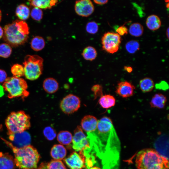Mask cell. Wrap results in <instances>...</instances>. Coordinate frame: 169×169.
Listing matches in <instances>:
<instances>
[{
	"mask_svg": "<svg viewBox=\"0 0 169 169\" xmlns=\"http://www.w3.org/2000/svg\"><path fill=\"white\" fill-rule=\"evenodd\" d=\"M87 134L89 149L101 160L102 169H119L120 143L111 119L102 117L95 130Z\"/></svg>",
	"mask_w": 169,
	"mask_h": 169,
	"instance_id": "obj_1",
	"label": "cell"
},
{
	"mask_svg": "<svg viewBox=\"0 0 169 169\" xmlns=\"http://www.w3.org/2000/svg\"><path fill=\"white\" fill-rule=\"evenodd\" d=\"M1 138L14 154V160L17 167L19 169H35L37 167L40 155L33 146L29 145L18 148L11 142Z\"/></svg>",
	"mask_w": 169,
	"mask_h": 169,
	"instance_id": "obj_2",
	"label": "cell"
},
{
	"mask_svg": "<svg viewBox=\"0 0 169 169\" xmlns=\"http://www.w3.org/2000/svg\"><path fill=\"white\" fill-rule=\"evenodd\" d=\"M135 163L137 169H169L168 159L153 149L139 151L136 156Z\"/></svg>",
	"mask_w": 169,
	"mask_h": 169,
	"instance_id": "obj_3",
	"label": "cell"
},
{
	"mask_svg": "<svg viewBox=\"0 0 169 169\" xmlns=\"http://www.w3.org/2000/svg\"><path fill=\"white\" fill-rule=\"evenodd\" d=\"M3 39L10 46L17 47L28 40L29 28L24 21L17 20L6 25L3 28Z\"/></svg>",
	"mask_w": 169,
	"mask_h": 169,
	"instance_id": "obj_4",
	"label": "cell"
},
{
	"mask_svg": "<svg viewBox=\"0 0 169 169\" xmlns=\"http://www.w3.org/2000/svg\"><path fill=\"white\" fill-rule=\"evenodd\" d=\"M30 117L23 111L11 112L5 121L8 135L21 132L31 126Z\"/></svg>",
	"mask_w": 169,
	"mask_h": 169,
	"instance_id": "obj_5",
	"label": "cell"
},
{
	"mask_svg": "<svg viewBox=\"0 0 169 169\" xmlns=\"http://www.w3.org/2000/svg\"><path fill=\"white\" fill-rule=\"evenodd\" d=\"M2 86L7 92L8 96L10 99L21 97L23 99L29 95L28 91V85L23 78L14 76L7 78Z\"/></svg>",
	"mask_w": 169,
	"mask_h": 169,
	"instance_id": "obj_6",
	"label": "cell"
},
{
	"mask_svg": "<svg viewBox=\"0 0 169 169\" xmlns=\"http://www.w3.org/2000/svg\"><path fill=\"white\" fill-rule=\"evenodd\" d=\"M43 59L37 55H28L23 62L24 75L31 80L37 79L42 74L43 69Z\"/></svg>",
	"mask_w": 169,
	"mask_h": 169,
	"instance_id": "obj_7",
	"label": "cell"
},
{
	"mask_svg": "<svg viewBox=\"0 0 169 169\" xmlns=\"http://www.w3.org/2000/svg\"><path fill=\"white\" fill-rule=\"evenodd\" d=\"M121 43L120 36L117 33L108 32L105 33L101 38L103 49L113 54L119 50Z\"/></svg>",
	"mask_w": 169,
	"mask_h": 169,
	"instance_id": "obj_8",
	"label": "cell"
},
{
	"mask_svg": "<svg viewBox=\"0 0 169 169\" xmlns=\"http://www.w3.org/2000/svg\"><path fill=\"white\" fill-rule=\"evenodd\" d=\"M80 106V100L79 97L72 94H69L64 97L60 104L62 111L67 114L76 111Z\"/></svg>",
	"mask_w": 169,
	"mask_h": 169,
	"instance_id": "obj_9",
	"label": "cell"
},
{
	"mask_svg": "<svg viewBox=\"0 0 169 169\" xmlns=\"http://www.w3.org/2000/svg\"><path fill=\"white\" fill-rule=\"evenodd\" d=\"M74 132V134L72 140V146L75 151L81 152L89 146L87 137L84 134L80 126H77Z\"/></svg>",
	"mask_w": 169,
	"mask_h": 169,
	"instance_id": "obj_10",
	"label": "cell"
},
{
	"mask_svg": "<svg viewBox=\"0 0 169 169\" xmlns=\"http://www.w3.org/2000/svg\"><path fill=\"white\" fill-rule=\"evenodd\" d=\"M74 10L78 15L83 17H87L93 13L94 6L90 0L77 1L75 2Z\"/></svg>",
	"mask_w": 169,
	"mask_h": 169,
	"instance_id": "obj_11",
	"label": "cell"
},
{
	"mask_svg": "<svg viewBox=\"0 0 169 169\" xmlns=\"http://www.w3.org/2000/svg\"><path fill=\"white\" fill-rule=\"evenodd\" d=\"M67 166L70 169H82L85 167L84 158L76 152H73L64 159Z\"/></svg>",
	"mask_w": 169,
	"mask_h": 169,
	"instance_id": "obj_12",
	"label": "cell"
},
{
	"mask_svg": "<svg viewBox=\"0 0 169 169\" xmlns=\"http://www.w3.org/2000/svg\"><path fill=\"white\" fill-rule=\"evenodd\" d=\"M135 89L130 82L127 81H121L118 84L115 92L122 97L127 98L133 95Z\"/></svg>",
	"mask_w": 169,
	"mask_h": 169,
	"instance_id": "obj_13",
	"label": "cell"
},
{
	"mask_svg": "<svg viewBox=\"0 0 169 169\" xmlns=\"http://www.w3.org/2000/svg\"><path fill=\"white\" fill-rule=\"evenodd\" d=\"M9 137V139L17 146L16 147L18 148L29 145L30 141V135L26 131L10 135Z\"/></svg>",
	"mask_w": 169,
	"mask_h": 169,
	"instance_id": "obj_14",
	"label": "cell"
},
{
	"mask_svg": "<svg viewBox=\"0 0 169 169\" xmlns=\"http://www.w3.org/2000/svg\"><path fill=\"white\" fill-rule=\"evenodd\" d=\"M98 120L95 116L87 115L82 119L81 125L82 128L86 133H90L95 131L96 129Z\"/></svg>",
	"mask_w": 169,
	"mask_h": 169,
	"instance_id": "obj_15",
	"label": "cell"
},
{
	"mask_svg": "<svg viewBox=\"0 0 169 169\" xmlns=\"http://www.w3.org/2000/svg\"><path fill=\"white\" fill-rule=\"evenodd\" d=\"M13 157L8 153L0 152V169H15Z\"/></svg>",
	"mask_w": 169,
	"mask_h": 169,
	"instance_id": "obj_16",
	"label": "cell"
},
{
	"mask_svg": "<svg viewBox=\"0 0 169 169\" xmlns=\"http://www.w3.org/2000/svg\"><path fill=\"white\" fill-rule=\"evenodd\" d=\"M166 101V98L164 95L157 93L152 97L150 104L152 108L161 109L164 107Z\"/></svg>",
	"mask_w": 169,
	"mask_h": 169,
	"instance_id": "obj_17",
	"label": "cell"
},
{
	"mask_svg": "<svg viewBox=\"0 0 169 169\" xmlns=\"http://www.w3.org/2000/svg\"><path fill=\"white\" fill-rule=\"evenodd\" d=\"M66 150L62 145L56 144L52 148L50 151L51 156L54 160H60L64 158L66 156Z\"/></svg>",
	"mask_w": 169,
	"mask_h": 169,
	"instance_id": "obj_18",
	"label": "cell"
},
{
	"mask_svg": "<svg viewBox=\"0 0 169 169\" xmlns=\"http://www.w3.org/2000/svg\"><path fill=\"white\" fill-rule=\"evenodd\" d=\"M43 86L44 90L49 94L56 92L58 90L59 84L57 81L52 78H48L44 81Z\"/></svg>",
	"mask_w": 169,
	"mask_h": 169,
	"instance_id": "obj_19",
	"label": "cell"
},
{
	"mask_svg": "<svg viewBox=\"0 0 169 169\" xmlns=\"http://www.w3.org/2000/svg\"><path fill=\"white\" fill-rule=\"evenodd\" d=\"M30 4L40 9H50L55 6L58 1L55 0H31L29 1Z\"/></svg>",
	"mask_w": 169,
	"mask_h": 169,
	"instance_id": "obj_20",
	"label": "cell"
},
{
	"mask_svg": "<svg viewBox=\"0 0 169 169\" xmlns=\"http://www.w3.org/2000/svg\"><path fill=\"white\" fill-rule=\"evenodd\" d=\"M146 24L149 29L152 31H155L161 26V21L157 15L152 14L147 17L146 21Z\"/></svg>",
	"mask_w": 169,
	"mask_h": 169,
	"instance_id": "obj_21",
	"label": "cell"
},
{
	"mask_svg": "<svg viewBox=\"0 0 169 169\" xmlns=\"http://www.w3.org/2000/svg\"><path fill=\"white\" fill-rule=\"evenodd\" d=\"M99 102L102 108L108 109L115 105V99L113 96L110 95H103L100 98Z\"/></svg>",
	"mask_w": 169,
	"mask_h": 169,
	"instance_id": "obj_22",
	"label": "cell"
},
{
	"mask_svg": "<svg viewBox=\"0 0 169 169\" xmlns=\"http://www.w3.org/2000/svg\"><path fill=\"white\" fill-rule=\"evenodd\" d=\"M139 86L142 92L147 93L152 90L154 87V84L153 80L151 79L146 77L140 80Z\"/></svg>",
	"mask_w": 169,
	"mask_h": 169,
	"instance_id": "obj_23",
	"label": "cell"
},
{
	"mask_svg": "<svg viewBox=\"0 0 169 169\" xmlns=\"http://www.w3.org/2000/svg\"><path fill=\"white\" fill-rule=\"evenodd\" d=\"M30 9L24 4L19 5L16 10V14L21 20H25L28 18L30 15Z\"/></svg>",
	"mask_w": 169,
	"mask_h": 169,
	"instance_id": "obj_24",
	"label": "cell"
},
{
	"mask_svg": "<svg viewBox=\"0 0 169 169\" xmlns=\"http://www.w3.org/2000/svg\"><path fill=\"white\" fill-rule=\"evenodd\" d=\"M73 136L69 132L66 131H60L58 134L57 139L60 144L65 145H69L72 142Z\"/></svg>",
	"mask_w": 169,
	"mask_h": 169,
	"instance_id": "obj_25",
	"label": "cell"
},
{
	"mask_svg": "<svg viewBox=\"0 0 169 169\" xmlns=\"http://www.w3.org/2000/svg\"><path fill=\"white\" fill-rule=\"evenodd\" d=\"M30 44L31 48L33 50L38 51L42 50L44 48L45 42L42 37L36 36L32 38Z\"/></svg>",
	"mask_w": 169,
	"mask_h": 169,
	"instance_id": "obj_26",
	"label": "cell"
},
{
	"mask_svg": "<svg viewBox=\"0 0 169 169\" xmlns=\"http://www.w3.org/2000/svg\"><path fill=\"white\" fill-rule=\"evenodd\" d=\"M82 55L85 59L92 61L96 57L97 52L94 48L92 46H88L84 49Z\"/></svg>",
	"mask_w": 169,
	"mask_h": 169,
	"instance_id": "obj_27",
	"label": "cell"
},
{
	"mask_svg": "<svg viewBox=\"0 0 169 169\" xmlns=\"http://www.w3.org/2000/svg\"><path fill=\"white\" fill-rule=\"evenodd\" d=\"M129 33L132 36L139 37L141 36L144 31L143 26L138 23H135L132 24L130 27Z\"/></svg>",
	"mask_w": 169,
	"mask_h": 169,
	"instance_id": "obj_28",
	"label": "cell"
},
{
	"mask_svg": "<svg viewBox=\"0 0 169 169\" xmlns=\"http://www.w3.org/2000/svg\"><path fill=\"white\" fill-rule=\"evenodd\" d=\"M125 48L128 53L134 54L139 49L140 44L136 40H131L126 44Z\"/></svg>",
	"mask_w": 169,
	"mask_h": 169,
	"instance_id": "obj_29",
	"label": "cell"
},
{
	"mask_svg": "<svg viewBox=\"0 0 169 169\" xmlns=\"http://www.w3.org/2000/svg\"><path fill=\"white\" fill-rule=\"evenodd\" d=\"M12 49L11 46L7 43L0 44V57L7 58L12 53Z\"/></svg>",
	"mask_w": 169,
	"mask_h": 169,
	"instance_id": "obj_30",
	"label": "cell"
},
{
	"mask_svg": "<svg viewBox=\"0 0 169 169\" xmlns=\"http://www.w3.org/2000/svg\"><path fill=\"white\" fill-rule=\"evenodd\" d=\"M11 72L14 77L20 78L24 75L23 66L19 64L13 65L11 68Z\"/></svg>",
	"mask_w": 169,
	"mask_h": 169,
	"instance_id": "obj_31",
	"label": "cell"
},
{
	"mask_svg": "<svg viewBox=\"0 0 169 169\" xmlns=\"http://www.w3.org/2000/svg\"><path fill=\"white\" fill-rule=\"evenodd\" d=\"M47 169H67L60 160H53L47 164Z\"/></svg>",
	"mask_w": 169,
	"mask_h": 169,
	"instance_id": "obj_32",
	"label": "cell"
},
{
	"mask_svg": "<svg viewBox=\"0 0 169 169\" xmlns=\"http://www.w3.org/2000/svg\"><path fill=\"white\" fill-rule=\"evenodd\" d=\"M43 133L45 137L49 141L53 140L56 136L55 131L50 126L46 127L44 130Z\"/></svg>",
	"mask_w": 169,
	"mask_h": 169,
	"instance_id": "obj_33",
	"label": "cell"
},
{
	"mask_svg": "<svg viewBox=\"0 0 169 169\" xmlns=\"http://www.w3.org/2000/svg\"><path fill=\"white\" fill-rule=\"evenodd\" d=\"M30 15L32 18L34 20L39 21L43 18V12L41 9L34 7L32 9Z\"/></svg>",
	"mask_w": 169,
	"mask_h": 169,
	"instance_id": "obj_34",
	"label": "cell"
},
{
	"mask_svg": "<svg viewBox=\"0 0 169 169\" xmlns=\"http://www.w3.org/2000/svg\"><path fill=\"white\" fill-rule=\"evenodd\" d=\"M98 29V24L94 21L88 22L86 25V31L89 33L95 34L97 32Z\"/></svg>",
	"mask_w": 169,
	"mask_h": 169,
	"instance_id": "obj_35",
	"label": "cell"
},
{
	"mask_svg": "<svg viewBox=\"0 0 169 169\" xmlns=\"http://www.w3.org/2000/svg\"><path fill=\"white\" fill-rule=\"evenodd\" d=\"M92 90L94 92L95 95L96 97L103 95L102 88L101 85L99 84L95 85L92 88Z\"/></svg>",
	"mask_w": 169,
	"mask_h": 169,
	"instance_id": "obj_36",
	"label": "cell"
},
{
	"mask_svg": "<svg viewBox=\"0 0 169 169\" xmlns=\"http://www.w3.org/2000/svg\"><path fill=\"white\" fill-rule=\"evenodd\" d=\"M117 33L120 36H123L128 33V29L127 28L124 26L119 27L116 30Z\"/></svg>",
	"mask_w": 169,
	"mask_h": 169,
	"instance_id": "obj_37",
	"label": "cell"
},
{
	"mask_svg": "<svg viewBox=\"0 0 169 169\" xmlns=\"http://www.w3.org/2000/svg\"><path fill=\"white\" fill-rule=\"evenodd\" d=\"M7 78V74L6 72L3 69H0V83L4 82Z\"/></svg>",
	"mask_w": 169,
	"mask_h": 169,
	"instance_id": "obj_38",
	"label": "cell"
},
{
	"mask_svg": "<svg viewBox=\"0 0 169 169\" xmlns=\"http://www.w3.org/2000/svg\"><path fill=\"white\" fill-rule=\"evenodd\" d=\"M94 2L95 3L99 5H104L108 1V0H94Z\"/></svg>",
	"mask_w": 169,
	"mask_h": 169,
	"instance_id": "obj_39",
	"label": "cell"
},
{
	"mask_svg": "<svg viewBox=\"0 0 169 169\" xmlns=\"http://www.w3.org/2000/svg\"><path fill=\"white\" fill-rule=\"evenodd\" d=\"M38 169H47V164L45 163H42L39 166Z\"/></svg>",
	"mask_w": 169,
	"mask_h": 169,
	"instance_id": "obj_40",
	"label": "cell"
},
{
	"mask_svg": "<svg viewBox=\"0 0 169 169\" xmlns=\"http://www.w3.org/2000/svg\"><path fill=\"white\" fill-rule=\"evenodd\" d=\"M124 69L125 70H126L128 73H131L132 71V67L130 66H125Z\"/></svg>",
	"mask_w": 169,
	"mask_h": 169,
	"instance_id": "obj_41",
	"label": "cell"
},
{
	"mask_svg": "<svg viewBox=\"0 0 169 169\" xmlns=\"http://www.w3.org/2000/svg\"><path fill=\"white\" fill-rule=\"evenodd\" d=\"M4 95V89L2 85H0V97H2Z\"/></svg>",
	"mask_w": 169,
	"mask_h": 169,
	"instance_id": "obj_42",
	"label": "cell"
},
{
	"mask_svg": "<svg viewBox=\"0 0 169 169\" xmlns=\"http://www.w3.org/2000/svg\"><path fill=\"white\" fill-rule=\"evenodd\" d=\"M3 30L0 26V39L3 37Z\"/></svg>",
	"mask_w": 169,
	"mask_h": 169,
	"instance_id": "obj_43",
	"label": "cell"
},
{
	"mask_svg": "<svg viewBox=\"0 0 169 169\" xmlns=\"http://www.w3.org/2000/svg\"><path fill=\"white\" fill-rule=\"evenodd\" d=\"M166 35L167 38H169V28H168L166 31Z\"/></svg>",
	"mask_w": 169,
	"mask_h": 169,
	"instance_id": "obj_44",
	"label": "cell"
},
{
	"mask_svg": "<svg viewBox=\"0 0 169 169\" xmlns=\"http://www.w3.org/2000/svg\"><path fill=\"white\" fill-rule=\"evenodd\" d=\"M89 169H101L98 167L94 166L93 167H91V168H90Z\"/></svg>",
	"mask_w": 169,
	"mask_h": 169,
	"instance_id": "obj_45",
	"label": "cell"
},
{
	"mask_svg": "<svg viewBox=\"0 0 169 169\" xmlns=\"http://www.w3.org/2000/svg\"><path fill=\"white\" fill-rule=\"evenodd\" d=\"M2 12L1 10L0 9V22L1 21V18H2Z\"/></svg>",
	"mask_w": 169,
	"mask_h": 169,
	"instance_id": "obj_46",
	"label": "cell"
},
{
	"mask_svg": "<svg viewBox=\"0 0 169 169\" xmlns=\"http://www.w3.org/2000/svg\"><path fill=\"white\" fill-rule=\"evenodd\" d=\"M2 125L0 124V131L2 130Z\"/></svg>",
	"mask_w": 169,
	"mask_h": 169,
	"instance_id": "obj_47",
	"label": "cell"
}]
</instances>
